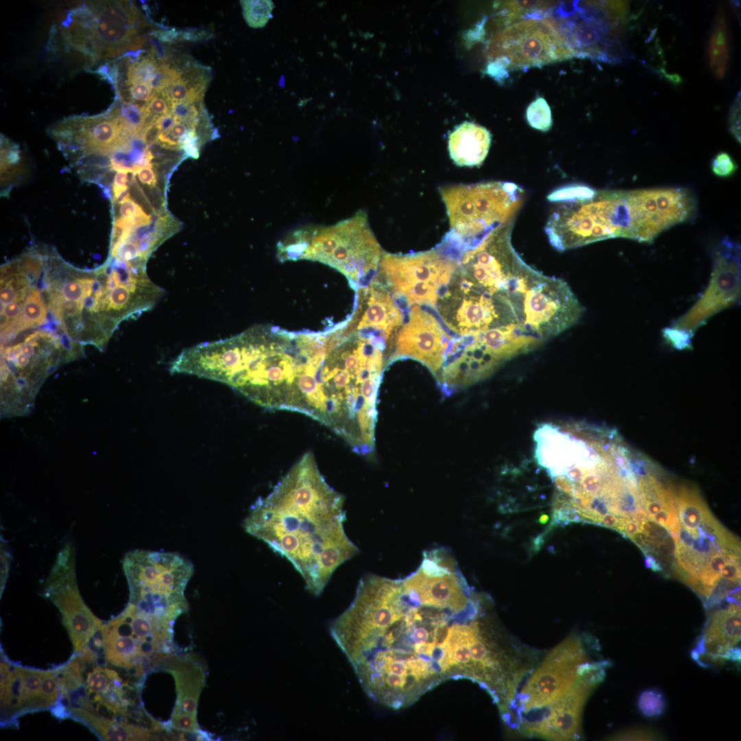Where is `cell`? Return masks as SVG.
I'll return each instance as SVG.
<instances>
[{"mask_svg": "<svg viewBox=\"0 0 741 741\" xmlns=\"http://www.w3.org/2000/svg\"><path fill=\"white\" fill-rule=\"evenodd\" d=\"M137 56L130 61L128 66L126 79L125 80L126 86H130L140 84L150 85L161 62L165 59L161 58L157 50L154 47L147 55L136 58Z\"/></svg>", "mask_w": 741, "mask_h": 741, "instance_id": "28", "label": "cell"}, {"mask_svg": "<svg viewBox=\"0 0 741 741\" xmlns=\"http://www.w3.org/2000/svg\"><path fill=\"white\" fill-rule=\"evenodd\" d=\"M162 668L172 675L176 685V701L169 728L191 734L197 740H209L197 719L198 702L206 683V668L196 656L174 653Z\"/></svg>", "mask_w": 741, "mask_h": 741, "instance_id": "20", "label": "cell"}, {"mask_svg": "<svg viewBox=\"0 0 741 741\" xmlns=\"http://www.w3.org/2000/svg\"><path fill=\"white\" fill-rule=\"evenodd\" d=\"M143 106L123 102L119 108V119L126 132L132 135L140 136L145 128V117Z\"/></svg>", "mask_w": 741, "mask_h": 741, "instance_id": "30", "label": "cell"}, {"mask_svg": "<svg viewBox=\"0 0 741 741\" xmlns=\"http://www.w3.org/2000/svg\"><path fill=\"white\" fill-rule=\"evenodd\" d=\"M128 173L126 172H117L114 178L113 187H121L126 186V183H128Z\"/></svg>", "mask_w": 741, "mask_h": 741, "instance_id": "42", "label": "cell"}, {"mask_svg": "<svg viewBox=\"0 0 741 741\" xmlns=\"http://www.w3.org/2000/svg\"><path fill=\"white\" fill-rule=\"evenodd\" d=\"M434 308L445 325L461 336L506 326H516L530 333L524 296L519 290L495 294L482 292L457 269L440 292Z\"/></svg>", "mask_w": 741, "mask_h": 741, "instance_id": "8", "label": "cell"}, {"mask_svg": "<svg viewBox=\"0 0 741 741\" xmlns=\"http://www.w3.org/2000/svg\"><path fill=\"white\" fill-rule=\"evenodd\" d=\"M439 388L444 397H449L456 392V386L440 382Z\"/></svg>", "mask_w": 741, "mask_h": 741, "instance_id": "43", "label": "cell"}, {"mask_svg": "<svg viewBox=\"0 0 741 741\" xmlns=\"http://www.w3.org/2000/svg\"><path fill=\"white\" fill-rule=\"evenodd\" d=\"M129 96L131 103L138 104L141 102L143 105L147 104L156 94L149 84H140L130 86L128 89Z\"/></svg>", "mask_w": 741, "mask_h": 741, "instance_id": "35", "label": "cell"}, {"mask_svg": "<svg viewBox=\"0 0 741 741\" xmlns=\"http://www.w3.org/2000/svg\"><path fill=\"white\" fill-rule=\"evenodd\" d=\"M440 193L449 217L451 237L464 251L478 246L493 230L513 221L524 196L519 186L500 181L446 186Z\"/></svg>", "mask_w": 741, "mask_h": 741, "instance_id": "6", "label": "cell"}, {"mask_svg": "<svg viewBox=\"0 0 741 741\" xmlns=\"http://www.w3.org/2000/svg\"><path fill=\"white\" fill-rule=\"evenodd\" d=\"M638 705L644 715L653 717L662 713L666 704L661 693L656 690H648L641 694Z\"/></svg>", "mask_w": 741, "mask_h": 741, "instance_id": "32", "label": "cell"}, {"mask_svg": "<svg viewBox=\"0 0 741 741\" xmlns=\"http://www.w3.org/2000/svg\"><path fill=\"white\" fill-rule=\"evenodd\" d=\"M450 340L436 318L419 305H414L407 323L396 334L395 352L392 357H413L436 375L443 365Z\"/></svg>", "mask_w": 741, "mask_h": 741, "instance_id": "21", "label": "cell"}, {"mask_svg": "<svg viewBox=\"0 0 741 741\" xmlns=\"http://www.w3.org/2000/svg\"><path fill=\"white\" fill-rule=\"evenodd\" d=\"M525 307L527 326L543 342L575 325L584 312L565 281L541 272L526 292Z\"/></svg>", "mask_w": 741, "mask_h": 741, "instance_id": "16", "label": "cell"}, {"mask_svg": "<svg viewBox=\"0 0 741 741\" xmlns=\"http://www.w3.org/2000/svg\"><path fill=\"white\" fill-rule=\"evenodd\" d=\"M190 129L192 128H190L186 124L181 121H176L168 130L165 131H167L172 139L180 144L182 138Z\"/></svg>", "mask_w": 741, "mask_h": 741, "instance_id": "40", "label": "cell"}, {"mask_svg": "<svg viewBox=\"0 0 741 741\" xmlns=\"http://www.w3.org/2000/svg\"><path fill=\"white\" fill-rule=\"evenodd\" d=\"M43 596L59 611L74 654L86 649L104 624L82 599L76 579L75 552L67 541L59 550L43 586Z\"/></svg>", "mask_w": 741, "mask_h": 741, "instance_id": "12", "label": "cell"}, {"mask_svg": "<svg viewBox=\"0 0 741 741\" xmlns=\"http://www.w3.org/2000/svg\"><path fill=\"white\" fill-rule=\"evenodd\" d=\"M344 501L308 452L255 501L243 527L290 561L318 596L336 569L359 551L345 532Z\"/></svg>", "mask_w": 741, "mask_h": 741, "instance_id": "2", "label": "cell"}, {"mask_svg": "<svg viewBox=\"0 0 741 741\" xmlns=\"http://www.w3.org/2000/svg\"><path fill=\"white\" fill-rule=\"evenodd\" d=\"M626 205L628 238L650 242L663 231L694 217L697 202L688 189L666 187L622 191Z\"/></svg>", "mask_w": 741, "mask_h": 741, "instance_id": "13", "label": "cell"}, {"mask_svg": "<svg viewBox=\"0 0 741 741\" xmlns=\"http://www.w3.org/2000/svg\"><path fill=\"white\" fill-rule=\"evenodd\" d=\"M709 283L695 304L663 331V336L677 349H687L695 332L718 312L737 303L740 297V245L728 237L714 249Z\"/></svg>", "mask_w": 741, "mask_h": 741, "instance_id": "10", "label": "cell"}, {"mask_svg": "<svg viewBox=\"0 0 741 741\" xmlns=\"http://www.w3.org/2000/svg\"><path fill=\"white\" fill-rule=\"evenodd\" d=\"M161 131L160 125L158 121H156L145 127L141 132L140 137L143 142L150 147L157 142Z\"/></svg>", "mask_w": 741, "mask_h": 741, "instance_id": "37", "label": "cell"}, {"mask_svg": "<svg viewBox=\"0 0 741 741\" xmlns=\"http://www.w3.org/2000/svg\"><path fill=\"white\" fill-rule=\"evenodd\" d=\"M600 666L591 665L578 681L550 705L526 713L522 720L524 732L553 740H569L578 736L584 703L600 678Z\"/></svg>", "mask_w": 741, "mask_h": 741, "instance_id": "19", "label": "cell"}, {"mask_svg": "<svg viewBox=\"0 0 741 741\" xmlns=\"http://www.w3.org/2000/svg\"><path fill=\"white\" fill-rule=\"evenodd\" d=\"M545 226L558 251L613 237L628 238L629 220L622 191H596L591 197L563 200Z\"/></svg>", "mask_w": 741, "mask_h": 741, "instance_id": "9", "label": "cell"}, {"mask_svg": "<svg viewBox=\"0 0 741 741\" xmlns=\"http://www.w3.org/2000/svg\"><path fill=\"white\" fill-rule=\"evenodd\" d=\"M526 118L532 128L544 132L550 130L552 123L551 110L543 97H539L530 104Z\"/></svg>", "mask_w": 741, "mask_h": 741, "instance_id": "31", "label": "cell"}, {"mask_svg": "<svg viewBox=\"0 0 741 741\" xmlns=\"http://www.w3.org/2000/svg\"><path fill=\"white\" fill-rule=\"evenodd\" d=\"M730 130L736 139L740 142V95L734 100L729 112Z\"/></svg>", "mask_w": 741, "mask_h": 741, "instance_id": "36", "label": "cell"}, {"mask_svg": "<svg viewBox=\"0 0 741 741\" xmlns=\"http://www.w3.org/2000/svg\"><path fill=\"white\" fill-rule=\"evenodd\" d=\"M471 606L436 603L402 580L377 600L353 624L346 645L366 694L399 709L459 678Z\"/></svg>", "mask_w": 741, "mask_h": 741, "instance_id": "1", "label": "cell"}, {"mask_svg": "<svg viewBox=\"0 0 741 741\" xmlns=\"http://www.w3.org/2000/svg\"><path fill=\"white\" fill-rule=\"evenodd\" d=\"M139 207L140 206L138 204L129 199L121 204L119 213L122 217L131 218L135 215Z\"/></svg>", "mask_w": 741, "mask_h": 741, "instance_id": "41", "label": "cell"}, {"mask_svg": "<svg viewBox=\"0 0 741 741\" xmlns=\"http://www.w3.org/2000/svg\"><path fill=\"white\" fill-rule=\"evenodd\" d=\"M738 165L727 152H721L712 160V172L718 176L728 177L736 170Z\"/></svg>", "mask_w": 741, "mask_h": 741, "instance_id": "33", "label": "cell"}, {"mask_svg": "<svg viewBox=\"0 0 741 741\" xmlns=\"http://www.w3.org/2000/svg\"><path fill=\"white\" fill-rule=\"evenodd\" d=\"M174 623L128 602L100 631L106 662L136 677L163 668L175 653Z\"/></svg>", "mask_w": 741, "mask_h": 741, "instance_id": "5", "label": "cell"}, {"mask_svg": "<svg viewBox=\"0 0 741 741\" xmlns=\"http://www.w3.org/2000/svg\"><path fill=\"white\" fill-rule=\"evenodd\" d=\"M497 51L516 69L563 61L576 53L550 19H526L508 27L497 39Z\"/></svg>", "mask_w": 741, "mask_h": 741, "instance_id": "14", "label": "cell"}, {"mask_svg": "<svg viewBox=\"0 0 741 741\" xmlns=\"http://www.w3.org/2000/svg\"><path fill=\"white\" fill-rule=\"evenodd\" d=\"M1 721L13 724L17 718L51 709L59 701L58 680L54 670H38L1 661Z\"/></svg>", "mask_w": 741, "mask_h": 741, "instance_id": "17", "label": "cell"}, {"mask_svg": "<svg viewBox=\"0 0 741 741\" xmlns=\"http://www.w3.org/2000/svg\"><path fill=\"white\" fill-rule=\"evenodd\" d=\"M61 342L51 333L37 331L23 339L5 346L1 351V381L9 390L25 395L26 391L37 385L55 366L56 353Z\"/></svg>", "mask_w": 741, "mask_h": 741, "instance_id": "18", "label": "cell"}, {"mask_svg": "<svg viewBox=\"0 0 741 741\" xmlns=\"http://www.w3.org/2000/svg\"><path fill=\"white\" fill-rule=\"evenodd\" d=\"M11 563V555L1 545V593L4 589L6 580L8 576L10 565Z\"/></svg>", "mask_w": 741, "mask_h": 741, "instance_id": "38", "label": "cell"}, {"mask_svg": "<svg viewBox=\"0 0 741 741\" xmlns=\"http://www.w3.org/2000/svg\"><path fill=\"white\" fill-rule=\"evenodd\" d=\"M140 181L143 184L148 185L150 187H154L156 184V176L154 173L152 165L146 166L141 168L137 172Z\"/></svg>", "mask_w": 741, "mask_h": 741, "instance_id": "39", "label": "cell"}, {"mask_svg": "<svg viewBox=\"0 0 741 741\" xmlns=\"http://www.w3.org/2000/svg\"><path fill=\"white\" fill-rule=\"evenodd\" d=\"M47 320V305L41 292L32 285L19 319L10 336L14 338L28 329H32L43 325ZM8 338V339H9Z\"/></svg>", "mask_w": 741, "mask_h": 741, "instance_id": "27", "label": "cell"}, {"mask_svg": "<svg viewBox=\"0 0 741 741\" xmlns=\"http://www.w3.org/2000/svg\"><path fill=\"white\" fill-rule=\"evenodd\" d=\"M510 14L512 16V19H519L524 17V15H527L526 13L534 10H544L546 7V2L545 1H515L510 2Z\"/></svg>", "mask_w": 741, "mask_h": 741, "instance_id": "34", "label": "cell"}, {"mask_svg": "<svg viewBox=\"0 0 741 741\" xmlns=\"http://www.w3.org/2000/svg\"><path fill=\"white\" fill-rule=\"evenodd\" d=\"M707 51L708 64L712 73L716 78L722 79L729 58V40L727 19L722 8L718 10L714 21Z\"/></svg>", "mask_w": 741, "mask_h": 741, "instance_id": "26", "label": "cell"}, {"mask_svg": "<svg viewBox=\"0 0 741 741\" xmlns=\"http://www.w3.org/2000/svg\"><path fill=\"white\" fill-rule=\"evenodd\" d=\"M580 641L570 637L545 657L521 692L525 713L545 708L561 698L589 664Z\"/></svg>", "mask_w": 741, "mask_h": 741, "instance_id": "15", "label": "cell"}, {"mask_svg": "<svg viewBox=\"0 0 741 741\" xmlns=\"http://www.w3.org/2000/svg\"><path fill=\"white\" fill-rule=\"evenodd\" d=\"M548 520H549V516L548 515H545V514H543V515H541L539 517V523L542 524H546Z\"/></svg>", "mask_w": 741, "mask_h": 741, "instance_id": "44", "label": "cell"}, {"mask_svg": "<svg viewBox=\"0 0 741 741\" xmlns=\"http://www.w3.org/2000/svg\"><path fill=\"white\" fill-rule=\"evenodd\" d=\"M381 255L367 215L362 210L333 226L296 230L279 243L277 255L282 261L309 259L325 263L360 289L373 281Z\"/></svg>", "mask_w": 741, "mask_h": 741, "instance_id": "3", "label": "cell"}, {"mask_svg": "<svg viewBox=\"0 0 741 741\" xmlns=\"http://www.w3.org/2000/svg\"><path fill=\"white\" fill-rule=\"evenodd\" d=\"M243 16L252 28L264 27L272 16V11L274 3L270 0H244L240 1Z\"/></svg>", "mask_w": 741, "mask_h": 741, "instance_id": "29", "label": "cell"}, {"mask_svg": "<svg viewBox=\"0 0 741 741\" xmlns=\"http://www.w3.org/2000/svg\"><path fill=\"white\" fill-rule=\"evenodd\" d=\"M206 67L190 62L182 76L169 87L160 93L171 104L203 102L209 82Z\"/></svg>", "mask_w": 741, "mask_h": 741, "instance_id": "25", "label": "cell"}, {"mask_svg": "<svg viewBox=\"0 0 741 741\" xmlns=\"http://www.w3.org/2000/svg\"><path fill=\"white\" fill-rule=\"evenodd\" d=\"M458 261L439 250L414 255L382 253L374 279L409 305L435 307L442 289L449 282Z\"/></svg>", "mask_w": 741, "mask_h": 741, "instance_id": "11", "label": "cell"}, {"mask_svg": "<svg viewBox=\"0 0 741 741\" xmlns=\"http://www.w3.org/2000/svg\"><path fill=\"white\" fill-rule=\"evenodd\" d=\"M491 136L484 127L464 121L449 136L451 158L458 166H479L486 157Z\"/></svg>", "mask_w": 741, "mask_h": 741, "instance_id": "24", "label": "cell"}, {"mask_svg": "<svg viewBox=\"0 0 741 741\" xmlns=\"http://www.w3.org/2000/svg\"><path fill=\"white\" fill-rule=\"evenodd\" d=\"M129 602L141 610L176 622L188 610L185 590L192 563L176 552L134 550L122 561Z\"/></svg>", "mask_w": 741, "mask_h": 741, "instance_id": "7", "label": "cell"}, {"mask_svg": "<svg viewBox=\"0 0 741 741\" xmlns=\"http://www.w3.org/2000/svg\"><path fill=\"white\" fill-rule=\"evenodd\" d=\"M67 43L95 59L136 51L146 40L147 22L128 1L85 2L62 22Z\"/></svg>", "mask_w": 741, "mask_h": 741, "instance_id": "4", "label": "cell"}, {"mask_svg": "<svg viewBox=\"0 0 741 741\" xmlns=\"http://www.w3.org/2000/svg\"><path fill=\"white\" fill-rule=\"evenodd\" d=\"M740 638V609L733 603L717 612L711 619L698 646V654L713 661L733 655L734 646Z\"/></svg>", "mask_w": 741, "mask_h": 741, "instance_id": "22", "label": "cell"}, {"mask_svg": "<svg viewBox=\"0 0 741 741\" xmlns=\"http://www.w3.org/2000/svg\"><path fill=\"white\" fill-rule=\"evenodd\" d=\"M62 718H72L89 727L103 740H156L159 732L127 720L110 719L96 715L81 707L64 706L60 708Z\"/></svg>", "mask_w": 741, "mask_h": 741, "instance_id": "23", "label": "cell"}]
</instances>
